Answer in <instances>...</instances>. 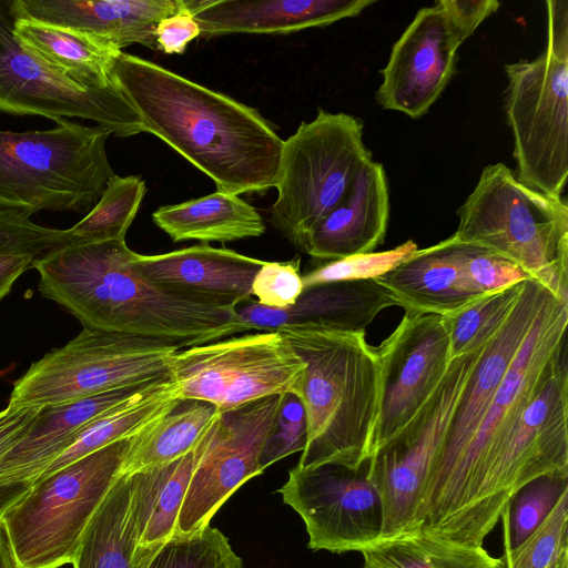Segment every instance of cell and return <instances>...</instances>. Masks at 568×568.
Wrapping results in <instances>:
<instances>
[{"instance_id": "6da1fadb", "label": "cell", "mask_w": 568, "mask_h": 568, "mask_svg": "<svg viewBox=\"0 0 568 568\" xmlns=\"http://www.w3.org/2000/svg\"><path fill=\"white\" fill-rule=\"evenodd\" d=\"M110 78L151 133L240 195L275 186L283 141L261 113L154 62L120 52Z\"/></svg>"}, {"instance_id": "7a4b0ae2", "label": "cell", "mask_w": 568, "mask_h": 568, "mask_svg": "<svg viewBox=\"0 0 568 568\" xmlns=\"http://www.w3.org/2000/svg\"><path fill=\"white\" fill-rule=\"evenodd\" d=\"M125 240L59 245L36 258L40 294L83 327L176 342L185 347L230 335L235 308L172 294L135 264Z\"/></svg>"}, {"instance_id": "3957f363", "label": "cell", "mask_w": 568, "mask_h": 568, "mask_svg": "<svg viewBox=\"0 0 568 568\" xmlns=\"http://www.w3.org/2000/svg\"><path fill=\"white\" fill-rule=\"evenodd\" d=\"M567 326L568 300L549 293L475 436L448 476L418 507L417 527L468 544L483 484L554 364L567 351Z\"/></svg>"}, {"instance_id": "277c9868", "label": "cell", "mask_w": 568, "mask_h": 568, "mask_svg": "<svg viewBox=\"0 0 568 568\" xmlns=\"http://www.w3.org/2000/svg\"><path fill=\"white\" fill-rule=\"evenodd\" d=\"M305 362L302 402L307 436L297 467L356 469L372 455L381 369L365 333L310 328L278 331Z\"/></svg>"}, {"instance_id": "5b68a950", "label": "cell", "mask_w": 568, "mask_h": 568, "mask_svg": "<svg viewBox=\"0 0 568 568\" xmlns=\"http://www.w3.org/2000/svg\"><path fill=\"white\" fill-rule=\"evenodd\" d=\"M457 215V239L515 263L568 300V205L561 197L529 187L496 163L484 168Z\"/></svg>"}, {"instance_id": "8992f818", "label": "cell", "mask_w": 568, "mask_h": 568, "mask_svg": "<svg viewBox=\"0 0 568 568\" xmlns=\"http://www.w3.org/2000/svg\"><path fill=\"white\" fill-rule=\"evenodd\" d=\"M129 438L38 478L0 508L16 568L72 564L94 514L119 477Z\"/></svg>"}, {"instance_id": "52a82bcc", "label": "cell", "mask_w": 568, "mask_h": 568, "mask_svg": "<svg viewBox=\"0 0 568 568\" xmlns=\"http://www.w3.org/2000/svg\"><path fill=\"white\" fill-rule=\"evenodd\" d=\"M48 130H0V209L90 211L115 175L109 130L65 119Z\"/></svg>"}, {"instance_id": "ba28073f", "label": "cell", "mask_w": 568, "mask_h": 568, "mask_svg": "<svg viewBox=\"0 0 568 568\" xmlns=\"http://www.w3.org/2000/svg\"><path fill=\"white\" fill-rule=\"evenodd\" d=\"M546 7L545 51L505 65L506 112L518 180L561 197L568 178V2L548 0Z\"/></svg>"}, {"instance_id": "9c48e42d", "label": "cell", "mask_w": 568, "mask_h": 568, "mask_svg": "<svg viewBox=\"0 0 568 568\" xmlns=\"http://www.w3.org/2000/svg\"><path fill=\"white\" fill-rule=\"evenodd\" d=\"M372 159L363 140V122L318 108L283 141L271 207L274 227L305 252L314 229L344 200L358 172Z\"/></svg>"}, {"instance_id": "30bf717a", "label": "cell", "mask_w": 568, "mask_h": 568, "mask_svg": "<svg viewBox=\"0 0 568 568\" xmlns=\"http://www.w3.org/2000/svg\"><path fill=\"white\" fill-rule=\"evenodd\" d=\"M176 342L83 327L14 382L10 407H47L172 374Z\"/></svg>"}, {"instance_id": "8fae6325", "label": "cell", "mask_w": 568, "mask_h": 568, "mask_svg": "<svg viewBox=\"0 0 568 568\" xmlns=\"http://www.w3.org/2000/svg\"><path fill=\"white\" fill-rule=\"evenodd\" d=\"M306 364L278 331H258L179 351L172 376L181 399L226 412L284 394L302 397Z\"/></svg>"}, {"instance_id": "7c38bea8", "label": "cell", "mask_w": 568, "mask_h": 568, "mask_svg": "<svg viewBox=\"0 0 568 568\" xmlns=\"http://www.w3.org/2000/svg\"><path fill=\"white\" fill-rule=\"evenodd\" d=\"M485 347L450 359L439 384L412 420L369 457L368 478L383 506L381 538L417 528L422 493Z\"/></svg>"}, {"instance_id": "4fadbf2b", "label": "cell", "mask_w": 568, "mask_h": 568, "mask_svg": "<svg viewBox=\"0 0 568 568\" xmlns=\"http://www.w3.org/2000/svg\"><path fill=\"white\" fill-rule=\"evenodd\" d=\"M0 112L40 115L55 123L84 119L120 138L143 132L136 112L115 84H82L26 50L13 32L9 2L1 1Z\"/></svg>"}, {"instance_id": "5bb4252c", "label": "cell", "mask_w": 568, "mask_h": 568, "mask_svg": "<svg viewBox=\"0 0 568 568\" xmlns=\"http://www.w3.org/2000/svg\"><path fill=\"white\" fill-rule=\"evenodd\" d=\"M544 475L568 477L567 351L526 408L517 432L479 493L468 544L483 546L514 494Z\"/></svg>"}, {"instance_id": "9a60e30c", "label": "cell", "mask_w": 568, "mask_h": 568, "mask_svg": "<svg viewBox=\"0 0 568 568\" xmlns=\"http://www.w3.org/2000/svg\"><path fill=\"white\" fill-rule=\"evenodd\" d=\"M277 491L303 519L313 550L361 552L382 537L383 506L368 460L356 469L295 466Z\"/></svg>"}, {"instance_id": "2e32d148", "label": "cell", "mask_w": 568, "mask_h": 568, "mask_svg": "<svg viewBox=\"0 0 568 568\" xmlns=\"http://www.w3.org/2000/svg\"><path fill=\"white\" fill-rule=\"evenodd\" d=\"M282 397L273 395L232 410H220L205 434L202 455L179 513L175 535L192 534L209 526L216 511L244 483L264 471L260 458Z\"/></svg>"}, {"instance_id": "e0dca14e", "label": "cell", "mask_w": 568, "mask_h": 568, "mask_svg": "<svg viewBox=\"0 0 568 568\" xmlns=\"http://www.w3.org/2000/svg\"><path fill=\"white\" fill-rule=\"evenodd\" d=\"M375 352L381 369V397L372 455L412 420L439 384L450 361L447 333L442 316L436 314H405Z\"/></svg>"}, {"instance_id": "ac0fdd59", "label": "cell", "mask_w": 568, "mask_h": 568, "mask_svg": "<svg viewBox=\"0 0 568 568\" xmlns=\"http://www.w3.org/2000/svg\"><path fill=\"white\" fill-rule=\"evenodd\" d=\"M467 38L443 0L419 9L381 70L378 104L412 119L422 118L452 79L457 51Z\"/></svg>"}, {"instance_id": "d6986e66", "label": "cell", "mask_w": 568, "mask_h": 568, "mask_svg": "<svg viewBox=\"0 0 568 568\" xmlns=\"http://www.w3.org/2000/svg\"><path fill=\"white\" fill-rule=\"evenodd\" d=\"M549 293L537 282L525 281L513 311L487 343L469 377L440 452L432 467L418 507L448 476L475 436L504 375Z\"/></svg>"}, {"instance_id": "ffe728a7", "label": "cell", "mask_w": 568, "mask_h": 568, "mask_svg": "<svg viewBox=\"0 0 568 568\" xmlns=\"http://www.w3.org/2000/svg\"><path fill=\"white\" fill-rule=\"evenodd\" d=\"M396 305L376 281H345L304 288L294 305L274 310L250 298L235 307L230 335L248 331L310 328L328 332L365 333L383 310Z\"/></svg>"}, {"instance_id": "44dd1931", "label": "cell", "mask_w": 568, "mask_h": 568, "mask_svg": "<svg viewBox=\"0 0 568 568\" xmlns=\"http://www.w3.org/2000/svg\"><path fill=\"white\" fill-rule=\"evenodd\" d=\"M264 263L206 243L155 255L135 254L143 275L162 290L229 308L252 298L254 276Z\"/></svg>"}, {"instance_id": "7402d4cb", "label": "cell", "mask_w": 568, "mask_h": 568, "mask_svg": "<svg viewBox=\"0 0 568 568\" xmlns=\"http://www.w3.org/2000/svg\"><path fill=\"white\" fill-rule=\"evenodd\" d=\"M172 376L111 389L75 402L42 407L28 434L0 457V489L31 485L91 422L152 392Z\"/></svg>"}, {"instance_id": "603a6c76", "label": "cell", "mask_w": 568, "mask_h": 568, "mask_svg": "<svg viewBox=\"0 0 568 568\" xmlns=\"http://www.w3.org/2000/svg\"><path fill=\"white\" fill-rule=\"evenodd\" d=\"M181 0H14L9 10L24 18L84 33L119 50L139 43L158 50L154 31Z\"/></svg>"}, {"instance_id": "cb8c5ba5", "label": "cell", "mask_w": 568, "mask_h": 568, "mask_svg": "<svg viewBox=\"0 0 568 568\" xmlns=\"http://www.w3.org/2000/svg\"><path fill=\"white\" fill-rule=\"evenodd\" d=\"M201 36L288 33L358 16L371 0H184Z\"/></svg>"}, {"instance_id": "d4e9b609", "label": "cell", "mask_w": 568, "mask_h": 568, "mask_svg": "<svg viewBox=\"0 0 568 568\" xmlns=\"http://www.w3.org/2000/svg\"><path fill=\"white\" fill-rule=\"evenodd\" d=\"M388 219L385 170L371 160L361 169L344 200L314 229L305 253L325 262L371 253L384 242Z\"/></svg>"}, {"instance_id": "484cf974", "label": "cell", "mask_w": 568, "mask_h": 568, "mask_svg": "<svg viewBox=\"0 0 568 568\" xmlns=\"http://www.w3.org/2000/svg\"><path fill=\"white\" fill-rule=\"evenodd\" d=\"M376 281L408 315H446L479 296L464 277L460 241L455 234L416 250Z\"/></svg>"}, {"instance_id": "4316f807", "label": "cell", "mask_w": 568, "mask_h": 568, "mask_svg": "<svg viewBox=\"0 0 568 568\" xmlns=\"http://www.w3.org/2000/svg\"><path fill=\"white\" fill-rule=\"evenodd\" d=\"M205 434L194 448L178 459L129 475L135 530L134 551L158 549L176 534L179 513L202 455Z\"/></svg>"}, {"instance_id": "83f0119b", "label": "cell", "mask_w": 568, "mask_h": 568, "mask_svg": "<svg viewBox=\"0 0 568 568\" xmlns=\"http://www.w3.org/2000/svg\"><path fill=\"white\" fill-rule=\"evenodd\" d=\"M153 222L174 242L197 240L231 242L258 237L265 232L257 210L239 195L214 192L178 204L160 206Z\"/></svg>"}, {"instance_id": "f1b7e54d", "label": "cell", "mask_w": 568, "mask_h": 568, "mask_svg": "<svg viewBox=\"0 0 568 568\" xmlns=\"http://www.w3.org/2000/svg\"><path fill=\"white\" fill-rule=\"evenodd\" d=\"M13 32L26 50L67 77L90 87L114 84L110 69L121 50L84 33L24 18H13Z\"/></svg>"}, {"instance_id": "f546056e", "label": "cell", "mask_w": 568, "mask_h": 568, "mask_svg": "<svg viewBox=\"0 0 568 568\" xmlns=\"http://www.w3.org/2000/svg\"><path fill=\"white\" fill-rule=\"evenodd\" d=\"M220 410L197 399H176L162 416L129 438L119 475L148 470L185 455L196 446Z\"/></svg>"}, {"instance_id": "4dcf8cb0", "label": "cell", "mask_w": 568, "mask_h": 568, "mask_svg": "<svg viewBox=\"0 0 568 568\" xmlns=\"http://www.w3.org/2000/svg\"><path fill=\"white\" fill-rule=\"evenodd\" d=\"M364 568H503L483 546L449 540L424 528L381 538L361 551Z\"/></svg>"}, {"instance_id": "1f68e13d", "label": "cell", "mask_w": 568, "mask_h": 568, "mask_svg": "<svg viewBox=\"0 0 568 568\" xmlns=\"http://www.w3.org/2000/svg\"><path fill=\"white\" fill-rule=\"evenodd\" d=\"M134 547L131 478L119 475L90 521L71 565L73 568H131Z\"/></svg>"}, {"instance_id": "d6a6232c", "label": "cell", "mask_w": 568, "mask_h": 568, "mask_svg": "<svg viewBox=\"0 0 568 568\" xmlns=\"http://www.w3.org/2000/svg\"><path fill=\"white\" fill-rule=\"evenodd\" d=\"M525 281L469 301L456 311L442 315L449 342V359L484 347L503 326L517 303Z\"/></svg>"}, {"instance_id": "836d02e7", "label": "cell", "mask_w": 568, "mask_h": 568, "mask_svg": "<svg viewBox=\"0 0 568 568\" xmlns=\"http://www.w3.org/2000/svg\"><path fill=\"white\" fill-rule=\"evenodd\" d=\"M145 190L146 186L141 176L113 175L88 214L65 230L68 237L65 244L125 240Z\"/></svg>"}, {"instance_id": "e575fe53", "label": "cell", "mask_w": 568, "mask_h": 568, "mask_svg": "<svg viewBox=\"0 0 568 568\" xmlns=\"http://www.w3.org/2000/svg\"><path fill=\"white\" fill-rule=\"evenodd\" d=\"M131 568H243L242 559L219 528L173 536L154 550L134 551Z\"/></svg>"}, {"instance_id": "d590c367", "label": "cell", "mask_w": 568, "mask_h": 568, "mask_svg": "<svg viewBox=\"0 0 568 568\" xmlns=\"http://www.w3.org/2000/svg\"><path fill=\"white\" fill-rule=\"evenodd\" d=\"M568 489V477L544 475L524 485L510 498L499 520L504 551L524 542L547 518Z\"/></svg>"}, {"instance_id": "8d00e7d4", "label": "cell", "mask_w": 568, "mask_h": 568, "mask_svg": "<svg viewBox=\"0 0 568 568\" xmlns=\"http://www.w3.org/2000/svg\"><path fill=\"white\" fill-rule=\"evenodd\" d=\"M503 568L568 567V489L541 525L519 546L499 557Z\"/></svg>"}, {"instance_id": "74e56055", "label": "cell", "mask_w": 568, "mask_h": 568, "mask_svg": "<svg viewBox=\"0 0 568 568\" xmlns=\"http://www.w3.org/2000/svg\"><path fill=\"white\" fill-rule=\"evenodd\" d=\"M416 250L417 244L408 240L384 252H371L347 256L321 264L303 275L304 288L318 284L376 280L394 270Z\"/></svg>"}, {"instance_id": "f35d334b", "label": "cell", "mask_w": 568, "mask_h": 568, "mask_svg": "<svg viewBox=\"0 0 568 568\" xmlns=\"http://www.w3.org/2000/svg\"><path fill=\"white\" fill-rule=\"evenodd\" d=\"M460 257L464 277L469 287L479 295L530 280L515 263L484 247L463 241H460Z\"/></svg>"}, {"instance_id": "ab89813d", "label": "cell", "mask_w": 568, "mask_h": 568, "mask_svg": "<svg viewBox=\"0 0 568 568\" xmlns=\"http://www.w3.org/2000/svg\"><path fill=\"white\" fill-rule=\"evenodd\" d=\"M30 214L0 209V255L34 254L41 256L67 243V231L39 225Z\"/></svg>"}, {"instance_id": "60d3db41", "label": "cell", "mask_w": 568, "mask_h": 568, "mask_svg": "<svg viewBox=\"0 0 568 568\" xmlns=\"http://www.w3.org/2000/svg\"><path fill=\"white\" fill-rule=\"evenodd\" d=\"M307 422L302 398L284 394L275 423L263 447L260 464L263 470L275 462L303 452L306 444Z\"/></svg>"}, {"instance_id": "b9f144b4", "label": "cell", "mask_w": 568, "mask_h": 568, "mask_svg": "<svg viewBox=\"0 0 568 568\" xmlns=\"http://www.w3.org/2000/svg\"><path fill=\"white\" fill-rule=\"evenodd\" d=\"M303 291L301 258L297 255L284 262L265 261L252 283V297L274 310L291 307Z\"/></svg>"}, {"instance_id": "7bdbcfd3", "label": "cell", "mask_w": 568, "mask_h": 568, "mask_svg": "<svg viewBox=\"0 0 568 568\" xmlns=\"http://www.w3.org/2000/svg\"><path fill=\"white\" fill-rule=\"evenodd\" d=\"M154 36L158 50L181 54L192 40L201 36V29L185 1L181 0L179 10L158 23Z\"/></svg>"}, {"instance_id": "ee69618b", "label": "cell", "mask_w": 568, "mask_h": 568, "mask_svg": "<svg viewBox=\"0 0 568 568\" xmlns=\"http://www.w3.org/2000/svg\"><path fill=\"white\" fill-rule=\"evenodd\" d=\"M42 407H10L0 412V457L30 430Z\"/></svg>"}, {"instance_id": "f6af8a7d", "label": "cell", "mask_w": 568, "mask_h": 568, "mask_svg": "<svg viewBox=\"0 0 568 568\" xmlns=\"http://www.w3.org/2000/svg\"><path fill=\"white\" fill-rule=\"evenodd\" d=\"M443 3L467 37L495 13L500 4L496 0H443Z\"/></svg>"}, {"instance_id": "bcb514c9", "label": "cell", "mask_w": 568, "mask_h": 568, "mask_svg": "<svg viewBox=\"0 0 568 568\" xmlns=\"http://www.w3.org/2000/svg\"><path fill=\"white\" fill-rule=\"evenodd\" d=\"M34 254L0 255V301L11 291L14 282L29 268H33Z\"/></svg>"}, {"instance_id": "7dc6e473", "label": "cell", "mask_w": 568, "mask_h": 568, "mask_svg": "<svg viewBox=\"0 0 568 568\" xmlns=\"http://www.w3.org/2000/svg\"><path fill=\"white\" fill-rule=\"evenodd\" d=\"M0 568H16L11 558L9 546L0 528Z\"/></svg>"}]
</instances>
